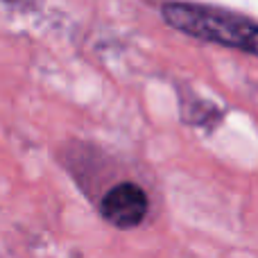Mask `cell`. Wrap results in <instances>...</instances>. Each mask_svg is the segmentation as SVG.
<instances>
[{
	"mask_svg": "<svg viewBox=\"0 0 258 258\" xmlns=\"http://www.w3.org/2000/svg\"><path fill=\"white\" fill-rule=\"evenodd\" d=\"M165 23L200 41L227 45L258 57V23L209 5L170 3L161 7Z\"/></svg>",
	"mask_w": 258,
	"mask_h": 258,
	"instance_id": "1",
	"label": "cell"
},
{
	"mask_svg": "<svg viewBox=\"0 0 258 258\" xmlns=\"http://www.w3.org/2000/svg\"><path fill=\"white\" fill-rule=\"evenodd\" d=\"M102 218L118 229H134L147 215V195L136 183H118L104 195L102 200Z\"/></svg>",
	"mask_w": 258,
	"mask_h": 258,
	"instance_id": "2",
	"label": "cell"
}]
</instances>
